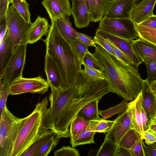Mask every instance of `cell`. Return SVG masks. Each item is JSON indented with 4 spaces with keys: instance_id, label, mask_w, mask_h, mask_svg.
I'll return each instance as SVG.
<instances>
[{
    "instance_id": "cell-34",
    "label": "cell",
    "mask_w": 156,
    "mask_h": 156,
    "mask_svg": "<svg viewBox=\"0 0 156 156\" xmlns=\"http://www.w3.org/2000/svg\"><path fill=\"white\" fill-rule=\"evenodd\" d=\"M114 121L101 119L99 120H94L90 130L96 133H103L105 134L110 129L114 123Z\"/></svg>"
},
{
    "instance_id": "cell-14",
    "label": "cell",
    "mask_w": 156,
    "mask_h": 156,
    "mask_svg": "<svg viewBox=\"0 0 156 156\" xmlns=\"http://www.w3.org/2000/svg\"><path fill=\"white\" fill-rule=\"evenodd\" d=\"M156 0H144L134 4L129 13V18L135 23L140 24L154 15V9Z\"/></svg>"
},
{
    "instance_id": "cell-56",
    "label": "cell",
    "mask_w": 156,
    "mask_h": 156,
    "mask_svg": "<svg viewBox=\"0 0 156 156\" xmlns=\"http://www.w3.org/2000/svg\"><path fill=\"white\" fill-rule=\"evenodd\" d=\"M134 0V4H137L143 1L144 0Z\"/></svg>"
},
{
    "instance_id": "cell-48",
    "label": "cell",
    "mask_w": 156,
    "mask_h": 156,
    "mask_svg": "<svg viewBox=\"0 0 156 156\" xmlns=\"http://www.w3.org/2000/svg\"><path fill=\"white\" fill-rule=\"evenodd\" d=\"M151 28H156V15H154L140 24Z\"/></svg>"
},
{
    "instance_id": "cell-58",
    "label": "cell",
    "mask_w": 156,
    "mask_h": 156,
    "mask_svg": "<svg viewBox=\"0 0 156 156\" xmlns=\"http://www.w3.org/2000/svg\"><path fill=\"white\" fill-rule=\"evenodd\" d=\"M109 2L112 1L114 0H108Z\"/></svg>"
},
{
    "instance_id": "cell-35",
    "label": "cell",
    "mask_w": 156,
    "mask_h": 156,
    "mask_svg": "<svg viewBox=\"0 0 156 156\" xmlns=\"http://www.w3.org/2000/svg\"><path fill=\"white\" fill-rule=\"evenodd\" d=\"M61 138L55 134L39 151L35 156H47L58 144Z\"/></svg>"
},
{
    "instance_id": "cell-36",
    "label": "cell",
    "mask_w": 156,
    "mask_h": 156,
    "mask_svg": "<svg viewBox=\"0 0 156 156\" xmlns=\"http://www.w3.org/2000/svg\"><path fill=\"white\" fill-rule=\"evenodd\" d=\"M0 81V116L3 112L6 106V103L8 95L9 85L6 83Z\"/></svg>"
},
{
    "instance_id": "cell-4",
    "label": "cell",
    "mask_w": 156,
    "mask_h": 156,
    "mask_svg": "<svg viewBox=\"0 0 156 156\" xmlns=\"http://www.w3.org/2000/svg\"><path fill=\"white\" fill-rule=\"evenodd\" d=\"M48 100L45 97L25 120L14 143L11 156H20L41 134L51 129Z\"/></svg>"
},
{
    "instance_id": "cell-26",
    "label": "cell",
    "mask_w": 156,
    "mask_h": 156,
    "mask_svg": "<svg viewBox=\"0 0 156 156\" xmlns=\"http://www.w3.org/2000/svg\"><path fill=\"white\" fill-rule=\"evenodd\" d=\"M94 120L87 121L77 115L72 120L69 130L70 137H72L84 131L90 129Z\"/></svg>"
},
{
    "instance_id": "cell-40",
    "label": "cell",
    "mask_w": 156,
    "mask_h": 156,
    "mask_svg": "<svg viewBox=\"0 0 156 156\" xmlns=\"http://www.w3.org/2000/svg\"><path fill=\"white\" fill-rule=\"evenodd\" d=\"M54 156H79V151L69 146H63L61 149L54 152Z\"/></svg>"
},
{
    "instance_id": "cell-32",
    "label": "cell",
    "mask_w": 156,
    "mask_h": 156,
    "mask_svg": "<svg viewBox=\"0 0 156 156\" xmlns=\"http://www.w3.org/2000/svg\"><path fill=\"white\" fill-rule=\"evenodd\" d=\"M91 21L93 22L100 21L104 16L98 7L95 0H85Z\"/></svg>"
},
{
    "instance_id": "cell-33",
    "label": "cell",
    "mask_w": 156,
    "mask_h": 156,
    "mask_svg": "<svg viewBox=\"0 0 156 156\" xmlns=\"http://www.w3.org/2000/svg\"><path fill=\"white\" fill-rule=\"evenodd\" d=\"M142 60L145 64L147 70V79L151 84L156 81V60L148 58H145Z\"/></svg>"
},
{
    "instance_id": "cell-50",
    "label": "cell",
    "mask_w": 156,
    "mask_h": 156,
    "mask_svg": "<svg viewBox=\"0 0 156 156\" xmlns=\"http://www.w3.org/2000/svg\"><path fill=\"white\" fill-rule=\"evenodd\" d=\"M141 119L144 132L149 128L150 123L142 107L141 111Z\"/></svg>"
},
{
    "instance_id": "cell-12",
    "label": "cell",
    "mask_w": 156,
    "mask_h": 156,
    "mask_svg": "<svg viewBox=\"0 0 156 156\" xmlns=\"http://www.w3.org/2000/svg\"><path fill=\"white\" fill-rule=\"evenodd\" d=\"M41 4L51 20L70 16L71 7L69 0H43Z\"/></svg>"
},
{
    "instance_id": "cell-10",
    "label": "cell",
    "mask_w": 156,
    "mask_h": 156,
    "mask_svg": "<svg viewBox=\"0 0 156 156\" xmlns=\"http://www.w3.org/2000/svg\"><path fill=\"white\" fill-rule=\"evenodd\" d=\"M132 105V102L131 101L126 110L114 120V123L111 129L105 134V139H110L119 145L125 134L133 129L131 126Z\"/></svg>"
},
{
    "instance_id": "cell-59",
    "label": "cell",
    "mask_w": 156,
    "mask_h": 156,
    "mask_svg": "<svg viewBox=\"0 0 156 156\" xmlns=\"http://www.w3.org/2000/svg\"><path fill=\"white\" fill-rule=\"evenodd\" d=\"M156 144V142L155 143Z\"/></svg>"
},
{
    "instance_id": "cell-55",
    "label": "cell",
    "mask_w": 156,
    "mask_h": 156,
    "mask_svg": "<svg viewBox=\"0 0 156 156\" xmlns=\"http://www.w3.org/2000/svg\"><path fill=\"white\" fill-rule=\"evenodd\" d=\"M151 123H153L156 124V114L154 117V118H153V119L152 120Z\"/></svg>"
},
{
    "instance_id": "cell-21",
    "label": "cell",
    "mask_w": 156,
    "mask_h": 156,
    "mask_svg": "<svg viewBox=\"0 0 156 156\" xmlns=\"http://www.w3.org/2000/svg\"><path fill=\"white\" fill-rule=\"evenodd\" d=\"M15 48L10 37L7 34L3 41L0 44V78L11 58Z\"/></svg>"
},
{
    "instance_id": "cell-46",
    "label": "cell",
    "mask_w": 156,
    "mask_h": 156,
    "mask_svg": "<svg viewBox=\"0 0 156 156\" xmlns=\"http://www.w3.org/2000/svg\"><path fill=\"white\" fill-rule=\"evenodd\" d=\"M8 0H0V22L6 20V15L9 7Z\"/></svg>"
},
{
    "instance_id": "cell-41",
    "label": "cell",
    "mask_w": 156,
    "mask_h": 156,
    "mask_svg": "<svg viewBox=\"0 0 156 156\" xmlns=\"http://www.w3.org/2000/svg\"><path fill=\"white\" fill-rule=\"evenodd\" d=\"M143 140L142 137L138 140L129 149L131 156H145L142 144Z\"/></svg>"
},
{
    "instance_id": "cell-44",
    "label": "cell",
    "mask_w": 156,
    "mask_h": 156,
    "mask_svg": "<svg viewBox=\"0 0 156 156\" xmlns=\"http://www.w3.org/2000/svg\"><path fill=\"white\" fill-rule=\"evenodd\" d=\"M106 40L108 41L112 47L115 54L119 59L126 64H133L125 54L112 42L108 40Z\"/></svg>"
},
{
    "instance_id": "cell-5",
    "label": "cell",
    "mask_w": 156,
    "mask_h": 156,
    "mask_svg": "<svg viewBox=\"0 0 156 156\" xmlns=\"http://www.w3.org/2000/svg\"><path fill=\"white\" fill-rule=\"evenodd\" d=\"M0 117V156H11L14 143L25 118L16 117L6 106Z\"/></svg>"
},
{
    "instance_id": "cell-17",
    "label": "cell",
    "mask_w": 156,
    "mask_h": 156,
    "mask_svg": "<svg viewBox=\"0 0 156 156\" xmlns=\"http://www.w3.org/2000/svg\"><path fill=\"white\" fill-rule=\"evenodd\" d=\"M141 92L142 107L151 123L156 114V95L147 79L144 80Z\"/></svg>"
},
{
    "instance_id": "cell-23",
    "label": "cell",
    "mask_w": 156,
    "mask_h": 156,
    "mask_svg": "<svg viewBox=\"0 0 156 156\" xmlns=\"http://www.w3.org/2000/svg\"><path fill=\"white\" fill-rule=\"evenodd\" d=\"M101 98L95 99L84 106L77 114L87 121L99 120L101 119L99 116L98 105Z\"/></svg>"
},
{
    "instance_id": "cell-51",
    "label": "cell",
    "mask_w": 156,
    "mask_h": 156,
    "mask_svg": "<svg viewBox=\"0 0 156 156\" xmlns=\"http://www.w3.org/2000/svg\"><path fill=\"white\" fill-rule=\"evenodd\" d=\"M115 156H131L129 150L119 146Z\"/></svg>"
},
{
    "instance_id": "cell-20",
    "label": "cell",
    "mask_w": 156,
    "mask_h": 156,
    "mask_svg": "<svg viewBox=\"0 0 156 156\" xmlns=\"http://www.w3.org/2000/svg\"><path fill=\"white\" fill-rule=\"evenodd\" d=\"M142 94L141 91L134 101H132L131 126L142 136L144 133L141 119Z\"/></svg>"
},
{
    "instance_id": "cell-52",
    "label": "cell",
    "mask_w": 156,
    "mask_h": 156,
    "mask_svg": "<svg viewBox=\"0 0 156 156\" xmlns=\"http://www.w3.org/2000/svg\"><path fill=\"white\" fill-rule=\"evenodd\" d=\"M8 30L7 26L6 23L4 27L0 30V44L2 43L5 39L7 34Z\"/></svg>"
},
{
    "instance_id": "cell-47",
    "label": "cell",
    "mask_w": 156,
    "mask_h": 156,
    "mask_svg": "<svg viewBox=\"0 0 156 156\" xmlns=\"http://www.w3.org/2000/svg\"><path fill=\"white\" fill-rule=\"evenodd\" d=\"M142 144L145 156H156V144L155 143L150 144H145L144 140Z\"/></svg>"
},
{
    "instance_id": "cell-9",
    "label": "cell",
    "mask_w": 156,
    "mask_h": 156,
    "mask_svg": "<svg viewBox=\"0 0 156 156\" xmlns=\"http://www.w3.org/2000/svg\"><path fill=\"white\" fill-rule=\"evenodd\" d=\"M50 87L48 82L39 76L32 78L23 76L15 80L9 85V91L11 95L26 93L43 94Z\"/></svg>"
},
{
    "instance_id": "cell-30",
    "label": "cell",
    "mask_w": 156,
    "mask_h": 156,
    "mask_svg": "<svg viewBox=\"0 0 156 156\" xmlns=\"http://www.w3.org/2000/svg\"><path fill=\"white\" fill-rule=\"evenodd\" d=\"M10 3L25 21L29 23H31L29 4L26 0H12Z\"/></svg>"
},
{
    "instance_id": "cell-31",
    "label": "cell",
    "mask_w": 156,
    "mask_h": 156,
    "mask_svg": "<svg viewBox=\"0 0 156 156\" xmlns=\"http://www.w3.org/2000/svg\"><path fill=\"white\" fill-rule=\"evenodd\" d=\"M142 137L141 135L133 129L128 131L121 139L119 146L130 149L136 140Z\"/></svg>"
},
{
    "instance_id": "cell-18",
    "label": "cell",
    "mask_w": 156,
    "mask_h": 156,
    "mask_svg": "<svg viewBox=\"0 0 156 156\" xmlns=\"http://www.w3.org/2000/svg\"><path fill=\"white\" fill-rule=\"evenodd\" d=\"M50 26L45 18L38 16L30 25L28 32V44H33L41 40L43 36H47Z\"/></svg>"
},
{
    "instance_id": "cell-2",
    "label": "cell",
    "mask_w": 156,
    "mask_h": 156,
    "mask_svg": "<svg viewBox=\"0 0 156 156\" xmlns=\"http://www.w3.org/2000/svg\"><path fill=\"white\" fill-rule=\"evenodd\" d=\"M92 55L104 69L103 74L110 92L132 101L141 91L144 81L133 64H126L99 45Z\"/></svg>"
},
{
    "instance_id": "cell-7",
    "label": "cell",
    "mask_w": 156,
    "mask_h": 156,
    "mask_svg": "<svg viewBox=\"0 0 156 156\" xmlns=\"http://www.w3.org/2000/svg\"><path fill=\"white\" fill-rule=\"evenodd\" d=\"M6 21L7 34L15 47L19 44H27L28 32L31 23L25 21L12 5L7 12Z\"/></svg>"
},
{
    "instance_id": "cell-39",
    "label": "cell",
    "mask_w": 156,
    "mask_h": 156,
    "mask_svg": "<svg viewBox=\"0 0 156 156\" xmlns=\"http://www.w3.org/2000/svg\"><path fill=\"white\" fill-rule=\"evenodd\" d=\"M82 64L84 67L82 71L89 78L94 80L105 79L103 75L104 73L92 69L83 63Z\"/></svg>"
},
{
    "instance_id": "cell-38",
    "label": "cell",
    "mask_w": 156,
    "mask_h": 156,
    "mask_svg": "<svg viewBox=\"0 0 156 156\" xmlns=\"http://www.w3.org/2000/svg\"><path fill=\"white\" fill-rule=\"evenodd\" d=\"M72 44L80 59L82 60L85 55L90 52L88 51L87 46L75 38L69 41Z\"/></svg>"
},
{
    "instance_id": "cell-22",
    "label": "cell",
    "mask_w": 156,
    "mask_h": 156,
    "mask_svg": "<svg viewBox=\"0 0 156 156\" xmlns=\"http://www.w3.org/2000/svg\"><path fill=\"white\" fill-rule=\"evenodd\" d=\"M55 135L51 129L41 134L20 156H35L41 148Z\"/></svg>"
},
{
    "instance_id": "cell-43",
    "label": "cell",
    "mask_w": 156,
    "mask_h": 156,
    "mask_svg": "<svg viewBox=\"0 0 156 156\" xmlns=\"http://www.w3.org/2000/svg\"><path fill=\"white\" fill-rule=\"evenodd\" d=\"M75 38L87 46H96L94 39L85 34L76 31Z\"/></svg>"
},
{
    "instance_id": "cell-45",
    "label": "cell",
    "mask_w": 156,
    "mask_h": 156,
    "mask_svg": "<svg viewBox=\"0 0 156 156\" xmlns=\"http://www.w3.org/2000/svg\"><path fill=\"white\" fill-rule=\"evenodd\" d=\"M142 138L146 144L156 142V135L150 128L144 132Z\"/></svg>"
},
{
    "instance_id": "cell-13",
    "label": "cell",
    "mask_w": 156,
    "mask_h": 156,
    "mask_svg": "<svg viewBox=\"0 0 156 156\" xmlns=\"http://www.w3.org/2000/svg\"><path fill=\"white\" fill-rule=\"evenodd\" d=\"M134 0H114L109 2L104 16L108 18H130Z\"/></svg>"
},
{
    "instance_id": "cell-27",
    "label": "cell",
    "mask_w": 156,
    "mask_h": 156,
    "mask_svg": "<svg viewBox=\"0 0 156 156\" xmlns=\"http://www.w3.org/2000/svg\"><path fill=\"white\" fill-rule=\"evenodd\" d=\"M96 133L89 129L70 138V143L72 147L74 148L81 145L95 144L94 138Z\"/></svg>"
},
{
    "instance_id": "cell-15",
    "label": "cell",
    "mask_w": 156,
    "mask_h": 156,
    "mask_svg": "<svg viewBox=\"0 0 156 156\" xmlns=\"http://www.w3.org/2000/svg\"><path fill=\"white\" fill-rule=\"evenodd\" d=\"M71 1V13L75 27L78 28L87 27L91 21L86 0Z\"/></svg>"
},
{
    "instance_id": "cell-8",
    "label": "cell",
    "mask_w": 156,
    "mask_h": 156,
    "mask_svg": "<svg viewBox=\"0 0 156 156\" xmlns=\"http://www.w3.org/2000/svg\"><path fill=\"white\" fill-rule=\"evenodd\" d=\"M27 44H19L15 47L12 55L3 72L0 80L9 85L22 77L25 64Z\"/></svg>"
},
{
    "instance_id": "cell-49",
    "label": "cell",
    "mask_w": 156,
    "mask_h": 156,
    "mask_svg": "<svg viewBox=\"0 0 156 156\" xmlns=\"http://www.w3.org/2000/svg\"><path fill=\"white\" fill-rule=\"evenodd\" d=\"M98 7L104 16L105 13L109 3L108 0H95Z\"/></svg>"
},
{
    "instance_id": "cell-29",
    "label": "cell",
    "mask_w": 156,
    "mask_h": 156,
    "mask_svg": "<svg viewBox=\"0 0 156 156\" xmlns=\"http://www.w3.org/2000/svg\"><path fill=\"white\" fill-rule=\"evenodd\" d=\"M139 37L156 45V28H151L135 24Z\"/></svg>"
},
{
    "instance_id": "cell-6",
    "label": "cell",
    "mask_w": 156,
    "mask_h": 156,
    "mask_svg": "<svg viewBox=\"0 0 156 156\" xmlns=\"http://www.w3.org/2000/svg\"><path fill=\"white\" fill-rule=\"evenodd\" d=\"M97 30L126 39L139 37L135 24L130 18H108L103 16Z\"/></svg>"
},
{
    "instance_id": "cell-16",
    "label": "cell",
    "mask_w": 156,
    "mask_h": 156,
    "mask_svg": "<svg viewBox=\"0 0 156 156\" xmlns=\"http://www.w3.org/2000/svg\"><path fill=\"white\" fill-rule=\"evenodd\" d=\"M44 70L47 81L50 88L62 89V82L59 69L51 56L46 52L44 57Z\"/></svg>"
},
{
    "instance_id": "cell-53",
    "label": "cell",
    "mask_w": 156,
    "mask_h": 156,
    "mask_svg": "<svg viewBox=\"0 0 156 156\" xmlns=\"http://www.w3.org/2000/svg\"><path fill=\"white\" fill-rule=\"evenodd\" d=\"M156 135V124L151 123L149 128Z\"/></svg>"
},
{
    "instance_id": "cell-37",
    "label": "cell",
    "mask_w": 156,
    "mask_h": 156,
    "mask_svg": "<svg viewBox=\"0 0 156 156\" xmlns=\"http://www.w3.org/2000/svg\"><path fill=\"white\" fill-rule=\"evenodd\" d=\"M92 54L90 53L86 54L83 58L82 63L92 69L104 73L103 68Z\"/></svg>"
},
{
    "instance_id": "cell-11",
    "label": "cell",
    "mask_w": 156,
    "mask_h": 156,
    "mask_svg": "<svg viewBox=\"0 0 156 156\" xmlns=\"http://www.w3.org/2000/svg\"><path fill=\"white\" fill-rule=\"evenodd\" d=\"M95 35L112 42L137 68L142 63L143 61L137 56L132 49V45L134 40L122 38L97 29Z\"/></svg>"
},
{
    "instance_id": "cell-25",
    "label": "cell",
    "mask_w": 156,
    "mask_h": 156,
    "mask_svg": "<svg viewBox=\"0 0 156 156\" xmlns=\"http://www.w3.org/2000/svg\"><path fill=\"white\" fill-rule=\"evenodd\" d=\"M119 145L110 139H105L100 148L98 150H91L87 156H115Z\"/></svg>"
},
{
    "instance_id": "cell-19",
    "label": "cell",
    "mask_w": 156,
    "mask_h": 156,
    "mask_svg": "<svg viewBox=\"0 0 156 156\" xmlns=\"http://www.w3.org/2000/svg\"><path fill=\"white\" fill-rule=\"evenodd\" d=\"M132 47L135 53L141 60L145 58L156 60V45L139 37L134 41Z\"/></svg>"
},
{
    "instance_id": "cell-57",
    "label": "cell",
    "mask_w": 156,
    "mask_h": 156,
    "mask_svg": "<svg viewBox=\"0 0 156 156\" xmlns=\"http://www.w3.org/2000/svg\"><path fill=\"white\" fill-rule=\"evenodd\" d=\"M12 0H8V2H9V4H10L11 3V1H12Z\"/></svg>"
},
{
    "instance_id": "cell-28",
    "label": "cell",
    "mask_w": 156,
    "mask_h": 156,
    "mask_svg": "<svg viewBox=\"0 0 156 156\" xmlns=\"http://www.w3.org/2000/svg\"><path fill=\"white\" fill-rule=\"evenodd\" d=\"M128 101L124 99L121 103L114 106L103 110H98L99 114L101 116L102 119L105 120L115 114H121L124 112L128 108L129 102Z\"/></svg>"
},
{
    "instance_id": "cell-42",
    "label": "cell",
    "mask_w": 156,
    "mask_h": 156,
    "mask_svg": "<svg viewBox=\"0 0 156 156\" xmlns=\"http://www.w3.org/2000/svg\"><path fill=\"white\" fill-rule=\"evenodd\" d=\"M94 39L96 44L99 45L109 53L117 58L112 47L106 40L96 35L94 36Z\"/></svg>"
},
{
    "instance_id": "cell-1",
    "label": "cell",
    "mask_w": 156,
    "mask_h": 156,
    "mask_svg": "<svg viewBox=\"0 0 156 156\" xmlns=\"http://www.w3.org/2000/svg\"><path fill=\"white\" fill-rule=\"evenodd\" d=\"M49 96L51 129L56 133L65 134L75 117L86 105L101 98L110 92L105 79L89 78L81 71L68 87H51Z\"/></svg>"
},
{
    "instance_id": "cell-3",
    "label": "cell",
    "mask_w": 156,
    "mask_h": 156,
    "mask_svg": "<svg viewBox=\"0 0 156 156\" xmlns=\"http://www.w3.org/2000/svg\"><path fill=\"white\" fill-rule=\"evenodd\" d=\"M43 40L46 45V52L51 56L59 69L62 89L68 87L82 71V61L72 43L62 36L54 20L51 21L46 38Z\"/></svg>"
},
{
    "instance_id": "cell-54",
    "label": "cell",
    "mask_w": 156,
    "mask_h": 156,
    "mask_svg": "<svg viewBox=\"0 0 156 156\" xmlns=\"http://www.w3.org/2000/svg\"><path fill=\"white\" fill-rule=\"evenodd\" d=\"M150 85L152 90L156 95V81Z\"/></svg>"
},
{
    "instance_id": "cell-24",
    "label": "cell",
    "mask_w": 156,
    "mask_h": 156,
    "mask_svg": "<svg viewBox=\"0 0 156 156\" xmlns=\"http://www.w3.org/2000/svg\"><path fill=\"white\" fill-rule=\"evenodd\" d=\"M54 20L60 33L66 40L69 41L75 38L77 31L73 27L68 17L57 18Z\"/></svg>"
}]
</instances>
